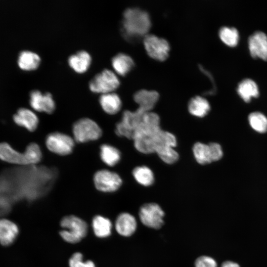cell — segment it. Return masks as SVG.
Returning a JSON list of instances; mask_svg holds the SVG:
<instances>
[{
  "instance_id": "1",
  "label": "cell",
  "mask_w": 267,
  "mask_h": 267,
  "mask_svg": "<svg viewBox=\"0 0 267 267\" xmlns=\"http://www.w3.org/2000/svg\"><path fill=\"white\" fill-rule=\"evenodd\" d=\"M151 25L148 13L139 7L126 8L123 13L121 30L126 40H133L144 37Z\"/></svg>"
},
{
  "instance_id": "2",
  "label": "cell",
  "mask_w": 267,
  "mask_h": 267,
  "mask_svg": "<svg viewBox=\"0 0 267 267\" xmlns=\"http://www.w3.org/2000/svg\"><path fill=\"white\" fill-rule=\"evenodd\" d=\"M60 225L62 229L59 231L61 237L67 243L75 244L81 241L88 234V225L82 219L75 215L63 217Z\"/></svg>"
},
{
  "instance_id": "3",
  "label": "cell",
  "mask_w": 267,
  "mask_h": 267,
  "mask_svg": "<svg viewBox=\"0 0 267 267\" xmlns=\"http://www.w3.org/2000/svg\"><path fill=\"white\" fill-rule=\"evenodd\" d=\"M72 131L74 140L80 143L96 140L102 134L99 126L93 120L88 118H83L75 122Z\"/></svg>"
},
{
  "instance_id": "4",
  "label": "cell",
  "mask_w": 267,
  "mask_h": 267,
  "mask_svg": "<svg viewBox=\"0 0 267 267\" xmlns=\"http://www.w3.org/2000/svg\"><path fill=\"white\" fill-rule=\"evenodd\" d=\"M145 112L146 111L139 108L134 111H124L121 121L116 126L115 131L116 134L133 139L134 132L140 124Z\"/></svg>"
},
{
  "instance_id": "5",
  "label": "cell",
  "mask_w": 267,
  "mask_h": 267,
  "mask_svg": "<svg viewBox=\"0 0 267 267\" xmlns=\"http://www.w3.org/2000/svg\"><path fill=\"white\" fill-rule=\"evenodd\" d=\"M120 84L116 74L110 69H104L90 80L89 88L93 92L104 94L113 92Z\"/></svg>"
},
{
  "instance_id": "6",
  "label": "cell",
  "mask_w": 267,
  "mask_h": 267,
  "mask_svg": "<svg viewBox=\"0 0 267 267\" xmlns=\"http://www.w3.org/2000/svg\"><path fill=\"white\" fill-rule=\"evenodd\" d=\"M47 148L51 152L61 156L71 153L75 145V140L70 136L60 132L48 134L45 139Z\"/></svg>"
},
{
  "instance_id": "7",
  "label": "cell",
  "mask_w": 267,
  "mask_h": 267,
  "mask_svg": "<svg viewBox=\"0 0 267 267\" xmlns=\"http://www.w3.org/2000/svg\"><path fill=\"white\" fill-rule=\"evenodd\" d=\"M143 43L147 54L152 58L163 61L168 57L170 45L166 39L147 34L143 37Z\"/></svg>"
},
{
  "instance_id": "8",
  "label": "cell",
  "mask_w": 267,
  "mask_h": 267,
  "mask_svg": "<svg viewBox=\"0 0 267 267\" xmlns=\"http://www.w3.org/2000/svg\"><path fill=\"white\" fill-rule=\"evenodd\" d=\"M93 180L96 189L106 193L117 191L123 182L118 174L106 169L97 171L93 176Z\"/></svg>"
},
{
  "instance_id": "9",
  "label": "cell",
  "mask_w": 267,
  "mask_h": 267,
  "mask_svg": "<svg viewBox=\"0 0 267 267\" xmlns=\"http://www.w3.org/2000/svg\"><path fill=\"white\" fill-rule=\"evenodd\" d=\"M165 213L157 203H148L143 205L139 211L141 222L146 226L159 229L164 224Z\"/></svg>"
},
{
  "instance_id": "10",
  "label": "cell",
  "mask_w": 267,
  "mask_h": 267,
  "mask_svg": "<svg viewBox=\"0 0 267 267\" xmlns=\"http://www.w3.org/2000/svg\"><path fill=\"white\" fill-rule=\"evenodd\" d=\"M30 104L34 110L47 114L52 113L56 107L55 101L50 92L42 93L37 89L30 92Z\"/></svg>"
},
{
  "instance_id": "11",
  "label": "cell",
  "mask_w": 267,
  "mask_h": 267,
  "mask_svg": "<svg viewBox=\"0 0 267 267\" xmlns=\"http://www.w3.org/2000/svg\"><path fill=\"white\" fill-rule=\"evenodd\" d=\"M250 52L253 57L267 60V36L262 31H257L248 39Z\"/></svg>"
},
{
  "instance_id": "12",
  "label": "cell",
  "mask_w": 267,
  "mask_h": 267,
  "mask_svg": "<svg viewBox=\"0 0 267 267\" xmlns=\"http://www.w3.org/2000/svg\"><path fill=\"white\" fill-rule=\"evenodd\" d=\"M114 226L119 234L124 237H129L135 232L137 228V222L133 215L124 212L117 216Z\"/></svg>"
},
{
  "instance_id": "13",
  "label": "cell",
  "mask_w": 267,
  "mask_h": 267,
  "mask_svg": "<svg viewBox=\"0 0 267 267\" xmlns=\"http://www.w3.org/2000/svg\"><path fill=\"white\" fill-rule=\"evenodd\" d=\"M134 99L138 108L145 111H151L159 98V94L156 90L141 89L134 94Z\"/></svg>"
},
{
  "instance_id": "14",
  "label": "cell",
  "mask_w": 267,
  "mask_h": 267,
  "mask_svg": "<svg viewBox=\"0 0 267 267\" xmlns=\"http://www.w3.org/2000/svg\"><path fill=\"white\" fill-rule=\"evenodd\" d=\"M0 159L10 163L22 165H30L25 151L20 153L5 142L0 143Z\"/></svg>"
},
{
  "instance_id": "15",
  "label": "cell",
  "mask_w": 267,
  "mask_h": 267,
  "mask_svg": "<svg viewBox=\"0 0 267 267\" xmlns=\"http://www.w3.org/2000/svg\"><path fill=\"white\" fill-rule=\"evenodd\" d=\"M13 120L17 125L30 132L36 130L39 124V119L36 114L25 108L18 110L13 116Z\"/></svg>"
},
{
  "instance_id": "16",
  "label": "cell",
  "mask_w": 267,
  "mask_h": 267,
  "mask_svg": "<svg viewBox=\"0 0 267 267\" xmlns=\"http://www.w3.org/2000/svg\"><path fill=\"white\" fill-rule=\"evenodd\" d=\"M91 57L86 50H82L71 55L68 59L69 66L78 73H83L89 68L91 63Z\"/></svg>"
},
{
  "instance_id": "17",
  "label": "cell",
  "mask_w": 267,
  "mask_h": 267,
  "mask_svg": "<svg viewBox=\"0 0 267 267\" xmlns=\"http://www.w3.org/2000/svg\"><path fill=\"white\" fill-rule=\"evenodd\" d=\"M19 232L17 225L5 219H0V243L2 245L11 244L16 239Z\"/></svg>"
},
{
  "instance_id": "18",
  "label": "cell",
  "mask_w": 267,
  "mask_h": 267,
  "mask_svg": "<svg viewBox=\"0 0 267 267\" xmlns=\"http://www.w3.org/2000/svg\"><path fill=\"white\" fill-rule=\"evenodd\" d=\"M99 103L103 110L110 115L117 113L122 107L120 96L114 92L101 94L99 98Z\"/></svg>"
},
{
  "instance_id": "19",
  "label": "cell",
  "mask_w": 267,
  "mask_h": 267,
  "mask_svg": "<svg viewBox=\"0 0 267 267\" xmlns=\"http://www.w3.org/2000/svg\"><path fill=\"white\" fill-rule=\"evenodd\" d=\"M111 64L117 73L121 76H125L133 68L134 62L129 55L120 52L112 57Z\"/></svg>"
},
{
  "instance_id": "20",
  "label": "cell",
  "mask_w": 267,
  "mask_h": 267,
  "mask_svg": "<svg viewBox=\"0 0 267 267\" xmlns=\"http://www.w3.org/2000/svg\"><path fill=\"white\" fill-rule=\"evenodd\" d=\"M91 226L94 235L98 238H106L112 233L113 225L111 221L101 215H96L93 218Z\"/></svg>"
},
{
  "instance_id": "21",
  "label": "cell",
  "mask_w": 267,
  "mask_h": 267,
  "mask_svg": "<svg viewBox=\"0 0 267 267\" xmlns=\"http://www.w3.org/2000/svg\"><path fill=\"white\" fill-rule=\"evenodd\" d=\"M210 109L209 101L206 98L199 95L192 97L188 103V110L190 114L198 118L205 117Z\"/></svg>"
},
{
  "instance_id": "22",
  "label": "cell",
  "mask_w": 267,
  "mask_h": 267,
  "mask_svg": "<svg viewBox=\"0 0 267 267\" xmlns=\"http://www.w3.org/2000/svg\"><path fill=\"white\" fill-rule=\"evenodd\" d=\"M41 61V57L37 53L30 50H23L19 55L18 64L23 70L31 71L38 68Z\"/></svg>"
},
{
  "instance_id": "23",
  "label": "cell",
  "mask_w": 267,
  "mask_h": 267,
  "mask_svg": "<svg viewBox=\"0 0 267 267\" xmlns=\"http://www.w3.org/2000/svg\"><path fill=\"white\" fill-rule=\"evenodd\" d=\"M100 157L106 165L113 167L117 165L121 158V152L116 147L107 144H103L100 147Z\"/></svg>"
},
{
  "instance_id": "24",
  "label": "cell",
  "mask_w": 267,
  "mask_h": 267,
  "mask_svg": "<svg viewBox=\"0 0 267 267\" xmlns=\"http://www.w3.org/2000/svg\"><path fill=\"white\" fill-rule=\"evenodd\" d=\"M237 92L246 102H249L252 97H257L259 94L257 84L253 80L249 78L245 79L239 83Z\"/></svg>"
},
{
  "instance_id": "25",
  "label": "cell",
  "mask_w": 267,
  "mask_h": 267,
  "mask_svg": "<svg viewBox=\"0 0 267 267\" xmlns=\"http://www.w3.org/2000/svg\"><path fill=\"white\" fill-rule=\"evenodd\" d=\"M136 181L144 186H149L154 182V175L152 170L147 166L136 167L132 172Z\"/></svg>"
},
{
  "instance_id": "26",
  "label": "cell",
  "mask_w": 267,
  "mask_h": 267,
  "mask_svg": "<svg viewBox=\"0 0 267 267\" xmlns=\"http://www.w3.org/2000/svg\"><path fill=\"white\" fill-rule=\"evenodd\" d=\"M192 152L195 159L199 164L206 165L213 162L208 144L196 142L192 147Z\"/></svg>"
},
{
  "instance_id": "27",
  "label": "cell",
  "mask_w": 267,
  "mask_h": 267,
  "mask_svg": "<svg viewBox=\"0 0 267 267\" xmlns=\"http://www.w3.org/2000/svg\"><path fill=\"white\" fill-rule=\"evenodd\" d=\"M248 121L251 128L260 133L267 132V118L260 112H254L248 116Z\"/></svg>"
},
{
  "instance_id": "28",
  "label": "cell",
  "mask_w": 267,
  "mask_h": 267,
  "mask_svg": "<svg viewBox=\"0 0 267 267\" xmlns=\"http://www.w3.org/2000/svg\"><path fill=\"white\" fill-rule=\"evenodd\" d=\"M221 40L229 46H235L238 42L239 36L238 30L234 27L223 26L219 30Z\"/></svg>"
},
{
  "instance_id": "29",
  "label": "cell",
  "mask_w": 267,
  "mask_h": 267,
  "mask_svg": "<svg viewBox=\"0 0 267 267\" xmlns=\"http://www.w3.org/2000/svg\"><path fill=\"white\" fill-rule=\"evenodd\" d=\"M159 157L167 164H173L179 159V154L174 149L170 146H164L157 149L156 152Z\"/></svg>"
},
{
  "instance_id": "30",
  "label": "cell",
  "mask_w": 267,
  "mask_h": 267,
  "mask_svg": "<svg viewBox=\"0 0 267 267\" xmlns=\"http://www.w3.org/2000/svg\"><path fill=\"white\" fill-rule=\"evenodd\" d=\"M27 154L30 165H34L41 161L42 153L40 146L36 143H31L25 151Z\"/></svg>"
},
{
  "instance_id": "31",
  "label": "cell",
  "mask_w": 267,
  "mask_h": 267,
  "mask_svg": "<svg viewBox=\"0 0 267 267\" xmlns=\"http://www.w3.org/2000/svg\"><path fill=\"white\" fill-rule=\"evenodd\" d=\"M69 267H95V265L91 260H83V255L80 252L74 253L69 260Z\"/></svg>"
},
{
  "instance_id": "32",
  "label": "cell",
  "mask_w": 267,
  "mask_h": 267,
  "mask_svg": "<svg viewBox=\"0 0 267 267\" xmlns=\"http://www.w3.org/2000/svg\"><path fill=\"white\" fill-rule=\"evenodd\" d=\"M194 266L195 267H217V263L211 257L202 256L196 259Z\"/></svg>"
},
{
  "instance_id": "33",
  "label": "cell",
  "mask_w": 267,
  "mask_h": 267,
  "mask_svg": "<svg viewBox=\"0 0 267 267\" xmlns=\"http://www.w3.org/2000/svg\"><path fill=\"white\" fill-rule=\"evenodd\" d=\"M211 151L213 162L220 160L223 156V151L221 146L217 142L208 143Z\"/></svg>"
},
{
  "instance_id": "34",
  "label": "cell",
  "mask_w": 267,
  "mask_h": 267,
  "mask_svg": "<svg viewBox=\"0 0 267 267\" xmlns=\"http://www.w3.org/2000/svg\"><path fill=\"white\" fill-rule=\"evenodd\" d=\"M12 203L7 198L0 196V217L9 213Z\"/></svg>"
},
{
  "instance_id": "35",
  "label": "cell",
  "mask_w": 267,
  "mask_h": 267,
  "mask_svg": "<svg viewBox=\"0 0 267 267\" xmlns=\"http://www.w3.org/2000/svg\"><path fill=\"white\" fill-rule=\"evenodd\" d=\"M221 267H240V266L236 263L227 261L223 262Z\"/></svg>"
}]
</instances>
